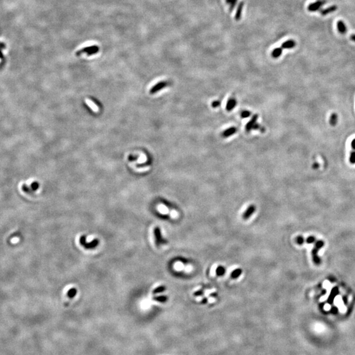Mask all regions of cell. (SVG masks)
Listing matches in <instances>:
<instances>
[{
    "label": "cell",
    "mask_w": 355,
    "mask_h": 355,
    "mask_svg": "<svg viewBox=\"0 0 355 355\" xmlns=\"http://www.w3.org/2000/svg\"><path fill=\"white\" fill-rule=\"evenodd\" d=\"M315 247L312 250V260L314 263L316 265H320L321 264V259L318 255V252L319 251L320 249L324 246V242L322 240H318L315 243Z\"/></svg>",
    "instance_id": "6da1fadb"
},
{
    "label": "cell",
    "mask_w": 355,
    "mask_h": 355,
    "mask_svg": "<svg viewBox=\"0 0 355 355\" xmlns=\"http://www.w3.org/2000/svg\"><path fill=\"white\" fill-rule=\"evenodd\" d=\"M99 51V47L96 45H93V46H89L88 47H85L81 50H78L76 52V55L79 56L82 54H85L88 56H90L95 55Z\"/></svg>",
    "instance_id": "7a4b0ae2"
},
{
    "label": "cell",
    "mask_w": 355,
    "mask_h": 355,
    "mask_svg": "<svg viewBox=\"0 0 355 355\" xmlns=\"http://www.w3.org/2000/svg\"><path fill=\"white\" fill-rule=\"evenodd\" d=\"M327 2L326 0H317L316 2L309 4L308 10L311 12H315L321 9V7L324 5Z\"/></svg>",
    "instance_id": "3957f363"
},
{
    "label": "cell",
    "mask_w": 355,
    "mask_h": 355,
    "mask_svg": "<svg viewBox=\"0 0 355 355\" xmlns=\"http://www.w3.org/2000/svg\"><path fill=\"white\" fill-rule=\"evenodd\" d=\"M80 244L84 246L85 248H87V249H92V248H95L96 246H97L99 245V240L98 239H94L92 242L91 243H87L85 242V235H82L81 236V238L80 239Z\"/></svg>",
    "instance_id": "277c9868"
},
{
    "label": "cell",
    "mask_w": 355,
    "mask_h": 355,
    "mask_svg": "<svg viewBox=\"0 0 355 355\" xmlns=\"http://www.w3.org/2000/svg\"><path fill=\"white\" fill-rule=\"evenodd\" d=\"M167 84H168V83H167V82H166V81L159 82H158L156 85H155L154 86H153L151 88V89H150L149 93H151V94H154V93L158 92V91L161 90L162 88L166 87Z\"/></svg>",
    "instance_id": "5b68a950"
},
{
    "label": "cell",
    "mask_w": 355,
    "mask_h": 355,
    "mask_svg": "<svg viewBox=\"0 0 355 355\" xmlns=\"http://www.w3.org/2000/svg\"><path fill=\"white\" fill-rule=\"evenodd\" d=\"M154 234L155 236V240H156V244L158 246L159 245H161L162 243H165V240L163 239L162 238V235H161V230L160 228L158 227H156L154 229Z\"/></svg>",
    "instance_id": "8992f818"
},
{
    "label": "cell",
    "mask_w": 355,
    "mask_h": 355,
    "mask_svg": "<svg viewBox=\"0 0 355 355\" xmlns=\"http://www.w3.org/2000/svg\"><path fill=\"white\" fill-rule=\"evenodd\" d=\"M256 211V207L254 205H251L248 207L247 209H246L245 212L243 213V218L244 220H247L248 218H249L252 214H253Z\"/></svg>",
    "instance_id": "52a82bcc"
},
{
    "label": "cell",
    "mask_w": 355,
    "mask_h": 355,
    "mask_svg": "<svg viewBox=\"0 0 355 355\" xmlns=\"http://www.w3.org/2000/svg\"><path fill=\"white\" fill-rule=\"evenodd\" d=\"M257 119H258V115H255L252 116L250 121L246 125L245 130L247 132H249L251 130L253 129L255 125L256 124Z\"/></svg>",
    "instance_id": "ba28073f"
},
{
    "label": "cell",
    "mask_w": 355,
    "mask_h": 355,
    "mask_svg": "<svg viewBox=\"0 0 355 355\" xmlns=\"http://www.w3.org/2000/svg\"><path fill=\"white\" fill-rule=\"evenodd\" d=\"M296 46V42L295 40H289L287 41H285V42H284L281 45V48L283 49H287V50H289V49H293Z\"/></svg>",
    "instance_id": "9c48e42d"
},
{
    "label": "cell",
    "mask_w": 355,
    "mask_h": 355,
    "mask_svg": "<svg viewBox=\"0 0 355 355\" xmlns=\"http://www.w3.org/2000/svg\"><path fill=\"white\" fill-rule=\"evenodd\" d=\"M337 26L338 31L339 32L340 34H345L346 33L347 28H346V24H345V23L343 21V20H339V21L337 22Z\"/></svg>",
    "instance_id": "30bf717a"
},
{
    "label": "cell",
    "mask_w": 355,
    "mask_h": 355,
    "mask_svg": "<svg viewBox=\"0 0 355 355\" xmlns=\"http://www.w3.org/2000/svg\"><path fill=\"white\" fill-rule=\"evenodd\" d=\"M237 132V128L235 127H231L230 128H228L221 134V136L222 137H228L230 136L233 135L235 134Z\"/></svg>",
    "instance_id": "8fae6325"
},
{
    "label": "cell",
    "mask_w": 355,
    "mask_h": 355,
    "mask_svg": "<svg viewBox=\"0 0 355 355\" xmlns=\"http://www.w3.org/2000/svg\"><path fill=\"white\" fill-rule=\"evenodd\" d=\"M337 9V6L334 5H332L328 8H326V9H322V10L320 11V13L322 15L325 16L329 13H333V12H334V11H336Z\"/></svg>",
    "instance_id": "7c38bea8"
},
{
    "label": "cell",
    "mask_w": 355,
    "mask_h": 355,
    "mask_svg": "<svg viewBox=\"0 0 355 355\" xmlns=\"http://www.w3.org/2000/svg\"><path fill=\"white\" fill-rule=\"evenodd\" d=\"M237 104V101L236 99L234 97H231L228 100L227 102V104H226V110L228 111H231L232 109L234 108H235V107L236 106Z\"/></svg>",
    "instance_id": "4fadbf2b"
},
{
    "label": "cell",
    "mask_w": 355,
    "mask_h": 355,
    "mask_svg": "<svg viewBox=\"0 0 355 355\" xmlns=\"http://www.w3.org/2000/svg\"><path fill=\"white\" fill-rule=\"evenodd\" d=\"M243 7H244V3L243 2H240L239 3L238 9H237L236 13L235 15V19L236 20H239L241 19V18H242V11L243 9Z\"/></svg>",
    "instance_id": "5bb4252c"
},
{
    "label": "cell",
    "mask_w": 355,
    "mask_h": 355,
    "mask_svg": "<svg viewBox=\"0 0 355 355\" xmlns=\"http://www.w3.org/2000/svg\"><path fill=\"white\" fill-rule=\"evenodd\" d=\"M282 52H283V49L281 48V47L274 49V50H273L272 52V57H274L275 59L280 57L281 55V54H282Z\"/></svg>",
    "instance_id": "9a60e30c"
},
{
    "label": "cell",
    "mask_w": 355,
    "mask_h": 355,
    "mask_svg": "<svg viewBox=\"0 0 355 355\" xmlns=\"http://www.w3.org/2000/svg\"><path fill=\"white\" fill-rule=\"evenodd\" d=\"M242 274V270L241 268H237L231 273V277L232 279H237Z\"/></svg>",
    "instance_id": "2e32d148"
},
{
    "label": "cell",
    "mask_w": 355,
    "mask_h": 355,
    "mask_svg": "<svg viewBox=\"0 0 355 355\" xmlns=\"http://www.w3.org/2000/svg\"><path fill=\"white\" fill-rule=\"evenodd\" d=\"M238 0H226V3L229 5V10L230 13L233 11L237 3H238Z\"/></svg>",
    "instance_id": "e0dca14e"
},
{
    "label": "cell",
    "mask_w": 355,
    "mask_h": 355,
    "mask_svg": "<svg viewBox=\"0 0 355 355\" xmlns=\"http://www.w3.org/2000/svg\"><path fill=\"white\" fill-rule=\"evenodd\" d=\"M226 272V268L222 266H218L216 269V274L218 276H222Z\"/></svg>",
    "instance_id": "ac0fdd59"
},
{
    "label": "cell",
    "mask_w": 355,
    "mask_h": 355,
    "mask_svg": "<svg viewBox=\"0 0 355 355\" xmlns=\"http://www.w3.org/2000/svg\"><path fill=\"white\" fill-rule=\"evenodd\" d=\"M337 120H338V117H337V115L336 113H333L332 114L331 117H330L329 118V123L332 126H335L336 125V124L337 123Z\"/></svg>",
    "instance_id": "d6986e66"
},
{
    "label": "cell",
    "mask_w": 355,
    "mask_h": 355,
    "mask_svg": "<svg viewBox=\"0 0 355 355\" xmlns=\"http://www.w3.org/2000/svg\"><path fill=\"white\" fill-rule=\"evenodd\" d=\"M76 293H77L76 289L75 288H72L68 291L67 295L70 298H73L76 295Z\"/></svg>",
    "instance_id": "ffe728a7"
},
{
    "label": "cell",
    "mask_w": 355,
    "mask_h": 355,
    "mask_svg": "<svg viewBox=\"0 0 355 355\" xmlns=\"http://www.w3.org/2000/svg\"><path fill=\"white\" fill-rule=\"evenodd\" d=\"M155 301H157L158 302H161V303H165L167 300H168V297L166 296H159V297H157L155 298H154Z\"/></svg>",
    "instance_id": "44dd1931"
},
{
    "label": "cell",
    "mask_w": 355,
    "mask_h": 355,
    "mask_svg": "<svg viewBox=\"0 0 355 355\" xmlns=\"http://www.w3.org/2000/svg\"><path fill=\"white\" fill-rule=\"evenodd\" d=\"M316 242V238H315V236H312V235H311V236L308 237V238H307V239H306V243H307L308 244L314 243H315Z\"/></svg>",
    "instance_id": "7402d4cb"
},
{
    "label": "cell",
    "mask_w": 355,
    "mask_h": 355,
    "mask_svg": "<svg viewBox=\"0 0 355 355\" xmlns=\"http://www.w3.org/2000/svg\"><path fill=\"white\" fill-rule=\"evenodd\" d=\"M166 290V287L165 286H159L158 287H157L155 290L153 291V294H157V293H161L165 291Z\"/></svg>",
    "instance_id": "603a6c76"
},
{
    "label": "cell",
    "mask_w": 355,
    "mask_h": 355,
    "mask_svg": "<svg viewBox=\"0 0 355 355\" xmlns=\"http://www.w3.org/2000/svg\"><path fill=\"white\" fill-rule=\"evenodd\" d=\"M295 241H296V243L298 245H303L305 243V238H303V236L299 235V236H297V238H296Z\"/></svg>",
    "instance_id": "cb8c5ba5"
},
{
    "label": "cell",
    "mask_w": 355,
    "mask_h": 355,
    "mask_svg": "<svg viewBox=\"0 0 355 355\" xmlns=\"http://www.w3.org/2000/svg\"><path fill=\"white\" fill-rule=\"evenodd\" d=\"M251 115V113L249 111H243L242 113H241V117L243 118H246L249 117Z\"/></svg>",
    "instance_id": "d4e9b609"
},
{
    "label": "cell",
    "mask_w": 355,
    "mask_h": 355,
    "mask_svg": "<svg viewBox=\"0 0 355 355\" xmlns=\"http://www.w3.org/2000/svg\"><path fill=\"white\" fill-rule=\"evenodd\" d=\"M349 161L351 164H355V150L350 153Z\"/></svg>",
    "instance_id": "484cf974"
},
{
    "label": "cell",
    "mask_w": 355,
    "mask_h": 355,
    "mask_svg": "<svg viewBox=\"0 0 355 355\" xmlns=\"http://www.w3.org/2000/svg\"><path fill=\"white\" fill-rule=\"evenodd\" d=\"M220 104H221V103H220V101H214L213 102V103H212L211 105L213 108H217V107H219Z\"/></svg>",
    "instance_id": "4316f807"
},
{
    "label": "cell",
    "mask_w": 355,
    "mask_h": 355,
    "mask_svg": "<svg viewBox=\"0 0 355 355\" xmlns=\"http://www.w3.org/2000/svg\"><path fill=\"white\" fill-rule=\"evenodd\" d=\"M203 294V292L202 291H197L194 293L195 296H201Z\"/></svg>",
    "instance_id": "83f0119b"
},
{
    "label": "cell",
    "mask_w": 355,
    "mask_h": 355,
    "mask_svg": "<svg viewBox=\"0 0 355 355\" xmlns=\"http://www.w3.org/2000/svg\"><path fill=\"white\" fill-rule=\"evenodd\" d=\"M351 146H352L353 149L354 150H355V139H354V140L352 141V142H351Z\"/></svg>",
    "instance_id": "f1b7e54d"
},
{
    "label": "cell",
    "mask_w": 355,
    "mask_h": 355,
    "mask_svg": "<svg viewBox=\"0 0 355 355\" xmlns=\"http://www.w3.org/2000/svg\"><path fill=\"white\" fill-rule=\"evenodd\" d=\"M318 166H319V165H318V163H316H316H315V164H314V165L312 166L313 168H314V169H318Z\"/></svg>",
    "instance_id": "f546056e"
},
{
    "label": "cell",
    "mask_w": 355,
    "mask_h": 355,
    "mask_svg": "<svg viewBox=\"0 0 355 355\" xmlns=\"http://www.w3.org/2000/svg\"><path fill=\"white\" fill-rule=\"evenodd\" d=\"M350 40L353 41V42H355V34H353L350 36Z\"/></svg>",
    "instance_id": "4dcf8cb0"
},
{
    "label": "cell",
    "mask_w": 355,
    "mask_h": 355,
    "mask_svg": "<svg viewBox=\"0 0 355 355\" xmlns=\"http://www.w3.org/2000/svg\"><path fill=\"white\" fill-rule=\"evenodd\" d=\"M201 303H202L203 304H205V303H207V298H204V299H203V301H202Z\"/></svg>",
    "instance_id": "1f68e13d"
},
{
    "label": "cell",
    "mask_w": 355,
    "mask_h": 355,
    "mask_svg": "<svg viewBox=\"0 0 355 355\" xmlns=\"http://www.w3.org/2000/svg\"><path fill=\"white\" fill-rule=\"evenodd\" d=\"M5 44H3V43H0V48H5Z\"/></svg>",
    "instance_id": "d6a6232c"
},
{
    "label": "cell",
    "mask_w": 355,
    "mask_h": 355,
    "mask_svg": "<svg viewBox=\"0 0 355 355\" xmlns=\"http://www.w3.org/2000/svg\"><path fill=\"white\" fill-rule=\"evenodd\" d=\"M2 57H3V55H2V53H1V51H0V57H1V58H2Z\"/></svg>",
    "instance_id": "836d02e7"
}]
</instances>
